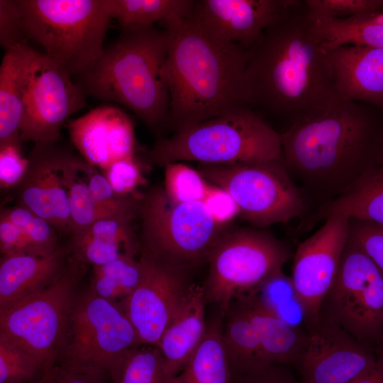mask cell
<instances>
[{
	"label": "cell",
	"mask_w": 383,
	"mask_h": 383,
	"mask_svg": "<svg viewBox=\"0 0 383 383\" xmlns=\"http://www.w3.org/2000/svg\"><path fill=\"white\" fill-rule=\"evenodd\" d=\"M287 170L318 210L383 164V111L340 99L281 133ZM317 210V211H318Z\"/></svg>",
	"instance_id": "obj_1"
},
{
	"label": "cell",
	"mask_w": 383,
	"mask_h": 383,
	"mask_svg": "<svg viewBox=\"0 0 383 383\" xmlns=\"http://www.w3.org/2000/svg\"><path fill=\"white\" fill-rule=\"evenodd\" d=\"M245 87L248 106L292 124L340 99L327 51L304 3L277 18L247 49Z\"/></svg>",
	"instance_id": "obj_2"
},
{
	"label": "cell",
	"mask_w": 383,
	"mask_h": 383,
	"mask_svg": "<svg viewBox=\"0 0 383 383\" xmlns=\"http://www.w3.org/2000/svg\"><path fill=\"white\" fill-rule=\"evenodd\" d=\"M163 23L169 45L160 77L168 91L170 127L174 133L248 106L247 49L214 35L196 9L187 17Z\"/></svg>",
	"instance_id": "obj_3"
},
{
	"label": "cell",
	"mask_w": 383,
	"mask_h": 383,
	"mask_svg": "<svg viewBox=\"0 0 383 383\" xmlns=\"http://www.w3.org/2000/svg\"><path fill=\"white\" fill-rule=\"evenodd\" d=\"M169 45L165 29H121L77 83L86 96L117 104L157 134L170 127V98L160 77Z\"/></svg>",
	"instance_id": "obj_4"
},
{
	"label": "cell",
	"mask_w": 383,
	"mask_h": 383,
	"mask_svg": "<svg viewBox=\"0 0 383 383\" xmlns=\"http://www.w3.org/2000/svg\"><path fill=\"white\" fill-rule=\"evenodd\" d=\"M281 133L249 106L206 120L170 138L160 137L148 152L150 163L182 161L236 165L282 158Z\"/></svg>",
	"instance_id": "obj_5"
},
{
	"label": "cell",
	"mask_w": 383,
	"mask_h": 383,
	"mask_svg": "<svg viewBox=\"0 0 383 383\" xmlns=\"http://www.w3.org/2000/svg\"><path fill=\"white\" fill-rule=\"evenodd\" d=\"M28 40L71 76L85 75L101 56L112 19L105 0H18Z\"/></svg>",
	"instance_id": "obj_6"
},
{
	"label": "cell",
	"mask_w": 383,
	"mask_h": 383,
	"mask_svg": "<svg viewBox=\"0 0 383 383\" xmlns=\"http://www.w3.org/2000/svg\"><path fill=\"white\" fill-rule=\"evenodd\" d=\"M138 211L142 253L179 267L207 259L223 235L203 201L177 203L162 188L141 196Z\"/></svg>",
	"instance_id": "obj_7"
},
{
	"label": "cell",
	"mask_w": 383,
	"mask_h": 383,
	"mask_svg": "<svg viewBox=\"0 0 383 383\" xmlns=\"http://www.w3.org/2000/svg\"><path fill=\"white\" fill-rule=\"evenodd\" d=\"M87 268L71 255L52 284L0 310V334L30 352L45 372L56 363Z\"/></svg>",
	"instance_id": "obj_8"
},
{
	"label": "cell",
	"mask_w": 383,
	"mask_h": 383,
	"mask_svg": "<svg viewBox=\"0 0 383 383\" xmlns=\"http://www.w3.org/2000/svg\"><path fill=\"white\" fill-rule=\"evenodd\" d=\"M290 256L283 243L265 232L240 228L223 234L207 258L206 304L218 306L224 317L233 301L251 294Z\"/></svg>",
	"instance_id": "obj_9"
},
{
	"label": "cell",
	"mask_w": 383,
	"mask_h": 383,
	"mask_svg": "<svg viewBox=\"0 0 383 383\" xmlns=\"http://www.w3.org/2000/svg\"><path fill=\"white\" fill-rule=\"evenodd\" d=\"M206 179L226 190L240 214L254 226L287 223L307 213L309 206L281 159L236 165L201 164Z\"/></svg>",
	"instance_id": "obj_10"
},
{
	"label": "cell",
	"mask_w": 383,
	"mask_h": 383,
	"mask_svg": "<svg viewBox=\"0 0 383 383\" xmlns=\"http://www.w3.org/2000/svg\"><path fill=\"white\" fill-rule=\"evenodd\" d=\"M138 345L122 306L87 290L78 295L56 363L74 371L108 374L116 360Z\"/></svg>",
	"instance_id": "obj_11"
},
{
	"label": "cell",
	"mask_w": 383,
	"mask_h": 383,
	"mask_svg": "<svg viewBox=\"0 0 383 383\" xmlns=\"http://www.w3.org/2000/svg\"><path fill=\"white\" fill-rule=\"evenodd\" d=\"M319 318L374 350L383 334V273L349 239Z\"/></svg>",
	"instance_id": "obj_12"
},
{
	"label": "cell",
	"mask_w": 383,
	"mask_h": 383,
	"mask_svg": "<svg viewBox=\"0 0 383 383\" xmlns=\"http://www.w3.org/2000/svg\"><path fill=\"white\" fill-rule=\"evenodd\" d=\"M224 317L223 339L231 374L272 365H294L307 333L287 326L248 297L233 301Z\"/></svg>",
	"instance_id": "obj_13"
},
{
	"label": "cell",
	"mask_w": 383,
	"mask_h": 383,
	"mask_svg": "<svg viewBox=\"0 0 383 383\" xmlns=\"http://www.w3.org/2000/svg\"><path fill=\"white\" fill-rule=\"evenodd\" d=\"M56 61L29 49L22 143H56L67 118L86 105L80 86Z\"/></svg>",
	"instance_id": "obj_14"
},
{
	"label": "cell",
	"mask_w": 383,
	"mask_h": 383,
	"mask_svg": "<svg viewBox=\"0 0 383 383\" xmlns=\"http://www.w3.org/2000/svg\"><path fill=\"white\" fill-rule=\"evenodd\" d=\"M377 362L375 350L319 318L294 362L299 383H354Z\"/></svg>",
	"instance_id": "obj_15"
},
{
	"label": "cell",
	"mask_w": 383,
	"mask_h": 383,
	"mask_svg": "<svg viewBox=\"0 0 383 383\" xmlns=\"http://www.w3.org/2000/svg\"><path fill=\"white\" fill-rule=\"evenodd\" d=\"M140 259L143 266V278L121 306L140 345L157 346L192 286L187 282L185 268L144 253Z\"/></svg>",
	"instance_id": "obj_16"
},
{
	"label": "cell",
	"mask_w": 383,
	"mask_h": 383,
	"mask_svg": "<svg viewBox=\"0 0 383 383\" xmlns=\"http://www.w3.org/2000/svg\"><path fill=\"white\" fill-rule=\"evenodd\" d=\"M349 218L331 215L316 232L298 246L294 256L292 280L313 326L319 319L322 301L338 270L348 240Z\"/></svg>",
	"instance_id": "obj_17"
},
{
	"label": "cell",
	"mask_w": 383,
	"mask_h": 383,
	"mask_svg": "<svg viewBox=\"0 0 383 383\" xmlns=\"http://www.w3.org/2000/svg\"><path fill=\"white\" fill-rule=\"evenodd\" d=\"M66 149L56 143H35L28 157L26 174L18 187V205L70 235L71 218L64 179Z\"/></svg>",
	"instance_id": "obj_18"
},
{
	"label": "cell",
	"mask_w": 383,
	"mask_h": 383,
	"mask_svg": "<svg viewBox=\"0 0 383 383\" xmlns=\"http://www.w3.org/2000/svg\"><path fill=\"white\" fill-rule=\"evenodd\" d=\"M67 126L80 156L100 171L118 160L135 155L133 121L118 106H98L69 121Z\"/></svg>",
	"instance_id": "obj_19"
},
{
	"label": "cell",
	"mask_w": 383,
	"mask_h": 383,
	"mask_svg": "<svg viewBox=\"0 0 383 383\" xmlns=\"http://www.w3.org/2000/svg\"><path fill=\"white\" fill-rule=\"evenodd\" d=\"M296 0H200L196 11L217 37L248 49Z\"/></svg>",
	"instance_id": "obj_20"
},
{
	"label": "cell",
	"mask_w": 383,
	"mask_h": 383,
	"mask_svg": "<svg viewBox=\"0 0 383 383\" xmlns=\"http://www.w3.org/2000/svg\"><path fill=\"white\" fill-rule=\"evenodd\" d=\"M326 50L340 98L383 111V48L345 45Z\"/></svg>",
	"instance_id": "obj_21"
},
{
	"label": "cell",
	"mask_w": 383,
	"mask_h": 383,
	"mask_svg": "<svg viewBox=\"0 0 383 383\" xmlns=\"http://www.w3.org/2000/svg\"><path fill=\"white\" fill-rule=\"evenodd\" d=\"M71 257L68 245L48 255H1L0 310L49 286L62 273Z\"/></svg>",
	"instance_id": "obj_22"
},
{
	"label": "cell",
	"mask_w": 383,
	"mask_h": 383,
	"mask_svg": "<svg viewBox=\"0 0 383 383\" xmlns=\"http://www.w3.org/2000/svg\"><path fill=\"white\" fill-rule=\"evenodd\" d=\"M205 304L203 287L192 286L160 339L157 347L170 381L184 369L204 338Z\"/></svg>",
	"instance_id": "obj_23"
},
{
	"label": "cell",
	"mask_w": 383,
	"mask_h": 383,
	"mask_svg": "<svg viewBox=\"0 0 383 383\" xmlns=\"http://www.w3.org/2000/svg\"><path fill=\"white\" fill-rule=\"evenodd\" d=\"M30 45L5 50L0 66V143L20 138Z\"/></svg>",
	"instance_id": "obj_24"
},
{
	"label": "cell",
	"mask_w": 383,
	"mask_h": 383,
	"mask_svg": "<svg viewBox=\"0 0 383 383\" xmlns=\"http://www.w3.org/2000/svg\"><path fill=\"white\" fill-rule=\"evenodd\" d=\"M331 215L383 226V164L367 172L346 193L321 207L313 219L316 221Z\"/></svg>",
	"instance_id": "obj_25"
},
{
	"label": "cell",
	"mask_w": 383,
	"mask_h": 383,
	"mask_svg": "<svg viewBox=\"0 0 383 383\" xmlns=\"http://www.w3.org/2000/svg\"><path fill=\"white\" fill-rule=\"evenodd\" d=\"M221 315L207 324L204 338L184 369L170 383H231Z\"/></svg>",
	"instance_id": "obj_26"
},
{
	"label": "cell",
	"mask_w": 383,
	"mask_h": 383,
	"mask_svg": "<svg viewBox=\"0 0 383 383\" xmlns=\"http://www.w3.org/2000/svg\"><path fill=\"white\" fill-rule=\"evenodd\" d=\"M86 165L87 161L82 156L67 150L63 170L70 205L71 238L83 233L101 218L129 215L116 214L94 201L87 182Z\"/></svg>",
	"instance_id": "obj_27"
},
{
	"label": "cell",
	"mask_w": 383,
	"mask_h": 383,
	"mask_svg": "<svg viewBox=\"0 0 383 383\" xmlns=\"http://www.w3.org/2000/svg\"><path fill=\"white\" fill-rule=\"evenodd\" d=\"M245 297L292 328L307 333L313 327L291 277L282 270L274 273Z\"/></svg>",
	"instance_id": "obj_28"
},
{
	"label": "cell",
	"mask_w": 383,
	"mask_h": 383,
	"mask_svg": "<svg viewBox=\"0 0 383 383\" xmlns=\"http://www.w3.org/2000/svg\"><path fill=\"white\" fill-rule=\"evenodd\" d=\"M112 18L123 28L153 26L182 18L194 10L196 1L191 0H105Z\"/></svg>",
	"instance_id": "obj_29"
},
{
	"label": "cell",
	"mask_w": 383,
	"mask_h": 383,
	"mask_svg": "<svg viewBox=\"0 0 383 383\" xmlns=\"http://www.w3.org/2000/svg\"><path fill=\"white\" fill-rule=\"evenodd\" d=\"M143 274L141 260L125 255L105 265L93 267L87 290L121 306L138 286Z\"/></svg>",
	"instance_id": "obj_30"
},
{
	"label": "cell",
	"mask_w": 383,
	"mask_h": 383,
	"mask_svg": "<svg viewBox=\"0 0 383 383\" xmlns=\"http://www.w3.org/2000/svg\"><path fill=\"white\" fill-rule=\"evenodd\" d=\"M111 383H170L164 357L155 345H140L123 353L108 370Z\"/></svg>",
	"instance_id": "obj_31"
},
{
	"label": "cell",
	"mask_w": 383,
	"mask_h": 383,
	"mask_svg": "<svg viewBox=\"0 0 383 383\" xmlns=\"http://www.w3.org/2000/svg\"><path fill=\"white\" fill-rule=\"evenodd\" d=\"M311 19L326 49L345 45L383 48V24L357 19Z\"/></svg>",
	"instance_id": "obj_32"
},
{
	"label": "cell",
	"mask_w": 383,
	"mask_h": 383,
	"mask_svg": "<svg viewBox=\"0 0 383 383\" xmlns=\"http://www.w3.org/2000/svg\"><path fill=\"white\" fill-rule=\"evenodd\" d=\"M45 372L35 356L0 334V383H35Z\"/></svg>",
	"instance_id": "obj_33"
},
{
	"label": "cell",
	"mask_w": 383,
	"mask_h": 383,
	"mask_svg": "<svg viewBox=\"0 0 383 383\" xmlns=\"http://www.w3.org/2000/svg\"><path fill=\"white\" fill-rule=\"evenodd\" d=\"M1 216L23 231L39 255H50L60 247L56 229L28 209L18 204L2 209Z\"/></svg>",
	"instance_id": "obj_34"
},
{
	"label": "cell",
	"mask_w": 383,
	"mask_h": 383,
	"mask_svg": "<svg viewBox=\"0 0 383 383\" xmlns=\"http://www.w3.org/2000/svg\"><path fill=\"white\" fill-rule=\"evenodd\" d=\"M165 188L167 195L177 203L203 201L209 185L199 171L182 162L165 166Z\"/></svg>",
	"instance_id": "obj_35"
},
{
	"label": "cell",
	"mask_w": 383,
	"mask_h": 383,
	"mask_svg": "<svg viewBox=\"0 0 383 383\" xmlns=\"http://www.w3.org/2000/svg\"><path fill=\"white\" fill-rule=\"evenodd\" d=\"M311 18L352 19L383 11V0H306Z\"/></svg>",
	"instance_id": "obj_36"
},
{
	"label": "cell",
	"mask_w": 383,
	"mask_h": 383,
	"mask_svg": "<svg viewBox=\"0 0 383 383\" xmlns=\"http://www.w3.org/2000/svg\"><path fill=\"white\" fill-rule=\"evenodd\" d=\"M348 239L362 250L383 273V226L349 218Z\"/></svg>",
	"instance_id": "obj_37"
},
{
	"label": "cell",
	"mask_w": 383,
	"mask_h": 383,
	"mask_svg": "<svg viewBox=\"0 0 383 383\" xmlns=\"http://www.w3.org/2000/svg\"><path fill=\"white\" fill-rule=\"evenodd\" d=\"M21 143V138L0 143L1 189L18 188L26 174L28 160L23 153Z\"/></svg>",
	"instance_id": "obj_38"
},
{
	"label": "cell",
	"mask_w": 383,
	"mask_h": 383,
	"mask_svg": "<svg viewBox=\"0 0 383 383\" xmlns=\"http://www.w3.org/2000/svg\"><path fill=\"white\" fill-rule=\"evenodd\" d=\"M101 172L121 197H131L145 181L136 155L118 160Z\"/></svg>",
	"instance_id": "obj_39"
},
{
	"label": "cell",
	"mask_w": 383,
	"mask_h": 383,
	"mask_svg": "<svg viewBox=\"0 0 383 383\" xmlns=\"http://www.w3.org/2000/svg\"><path fill=\"white\" fill-rule=\"evenodd\" d=\"M21 10L18 0H0V45L6 50L26 45Z\"/></svg>",
	"instance_id": "obj_40"
},
{
	"label": "cell",
	"mask_w": 383,
	"mask_h": 383,
	"mask_svg": "<svg viewBox=\"0 0 383 383\" xmlns=\"http://www.w3.org/2000/svg\"><path fill=\"white\" fill-rule=\"evenodd\" d=\"M203 202L214 221L220 226L240 214L239 208L231 195L218 186L209 185Z\"/></svg>",
	"instance_id": "obj_41"
},
{
	"label": "cell",
	"mask_w": 383,
	"mask_h": 383,
	"mask_svg": "<svg viewBox=\"0 0 383 383\" xmlns=\"http://www.w3.org/2000/svg\"><path fill=\"white\" fill-rule=\"evenodd\" d=\"M1 255H39L25 233L5 217L0 216Z\"/></svg>",
	"instance_id": "obj_42"
},
{
	"label": "cell",
	"mask_w": 383,
	"mask_h": 383,
	"mask_svg": "<svg viewBox=\"0 0 383 383\" xmlns=\"http://www.w3.org/2000/svg\"><path fill=\"white\" fill-rule=\"evenodd\" d=\"M231 383H299L285 364L272 365L231 374Z\"/></svg>",
	"instance_id": "obj_43"
},
{
	"label": "cell",
	"mask_w": 383,
	"mask_h": 383,
	"mask_svg": "<svg viewBox=\"0 0 383 383\" xmlns=\"http://www.w3.org/2000/svg\"><path fill=\"white\" fill-rule=\"evenodd\" d=\"M108 379L106 373L78 372L55 363L35 383H107Z\"/></svg>",
	"instance_id": "obj_44"
},
{
	"label": "cell",
	"mask_w": 383,
	"mask_h": 383,
	"mask_svg": "<svg viewBox=\"0 0 383 383\" xmlns=\"http://www.w3.org/2000/svg\"><path fill=\"white\" fill-rule=\"evenodd\" d=\"M354 383H383V364L377 360L374 366Z\"/></svg>",
	"instance_id": "obj_45"
},
{
	"label": "cell",
	"mask_w": 383,
	"mask_h": 383,
	"mask_svg": "<svg viewBox=\"0 0 383 383\" xmlns=\"http://www.w3.org/2000/svg\"><path fill=\"white\" fill-rule=\"evenodd\" d=\"M352 19H357L370 23L383 24V11L377 13L360 16Z\"/></svg>",
	"instance_id": "obj_46"
},
{
	"label": "cell",
	"mask_w": 383,
	"mask_h": 383,
	"mask_svg": "<svg viewBox=\"0 0 383 383\" xmlns=\"http://www.w3.org/2000/svg\"><path fill=\"white\" fill-rule=\"evenodd\" d=\"M375 354L377 356V360L383 364V334L377 348H375Z\"/></svg>",
	"instance_id": "obj_47"
}]
</instances>
